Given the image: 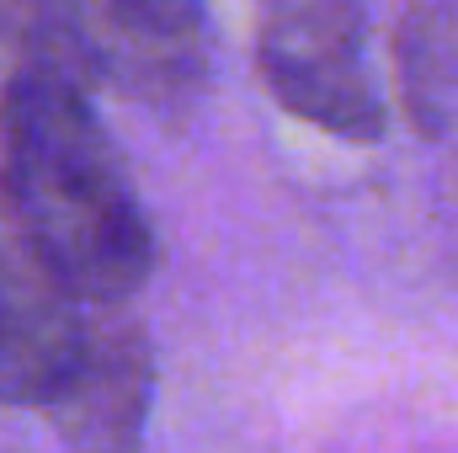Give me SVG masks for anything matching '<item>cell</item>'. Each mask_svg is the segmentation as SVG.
I'll return each instance as SVG.
<instances>
[{
    "instance_id": "cell-1",
    "label": "cell",
    "mask_w": 458,
    "mask_h": 453,
    "mask_svg": "<svg viewBox=\"0 0 458 453\" xmlns=\"http://www.w3.org/2000/svg\"><path fill=\"white\" fill-rule=\"evenodd\" d=\"M0 214L86 310H117L155 278V225L91 86L38 48L0 91Z\"/></svg>"
},
{
    "instance_id": "cell-2",
    "label": "cell",
    "mask_w": 458,
    "mask_h": 453,
    "mask_svg": "<svg viewBox=\"0 0 458 453\" xmlns=\"http://www.w3.org/2000/svg\"><path fill=\"white\" fill-rule=\"evenodd\" d=\"M38 54L59 59L81 86H113L149 113H182L208 86V16L176 0L59 5L38 21Z\"/></svg>"
},
{
    "instance_id": "cell-3",
    "label": "cell",
    "mask_w": 458,
    "mask_h": 453,
    "mask_svg": "<svg viewBox=\"0 0 458 453\" xmlns=\"http://www.w3.org/2000/svg\"><path fill=\"white\" fill-rule=\"evenodd\" d=\"M256 70L283 113L352 144L384 139V97L368 70V16L346 0H283L256 21Z\"/></svg>"
},
{
    "instance_id": "cell-4",
    "label": "cell",
    "mask_w": 458,
    "mask_h": 453,
    "mask_svg": "<svg viewBox=\"0 0 458 453\" xmlns=\"http://www.w3.org/2000/svg\"><path fill=\"white\" fill-rule=\"evenodd\" d=\"M97 315L0 214V406H48L75 373Z\"/></svg>"
},
{
    "instance_id": "cell-5",
    "label": "cell",
    "mask_w": 458,
    "mask_h": 453,
    "mask_svg": "<svg viewBox=\"0 0 458 453\" xmlns=\"http://www.w3.org/2000/svg\"><path fill=\"white\" fill-rule=\"evenodd\" d=\"M155 373L160 363L149 331L133 315L102 310L75 373L43 406L64 453H139L155 406Z\"/></svg>"
},
{
    "instance_id": "cell-6",
    "label": "cell",
    "mask_w": 458,
    "mask_h": 453,
    "mask_svg": "<svg viewBox=\"0 0 458 453\" xmlns=\"http://www.w3.org/2000/svg\"><path fill=\"white\" fill-rule=\"evenodd\" d=\"M400 102L421 133H443L458 102V5H416L394 32Z\"/></svg>"
}]
</instances>
